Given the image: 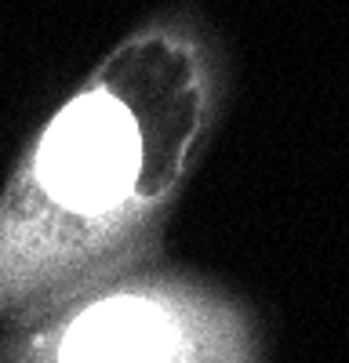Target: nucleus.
Returning a JSON list of instances; mask_svg holds the SVG:
<instances>
[{
	"instance_id": "f257e3e1",
	"label": "nucleus",
	"mask_w": 349,
	"mask_h": 363,
	"mask_svg": "<svg viewBox=\"0 0 349 363\" xmlns=\"http://www.w3.org/2000/svg\"><path fill=\"white\" fill-rule=\"evenodd\" d=\"M229 102L208 18L131 26L58 102L0 189V323L164 255V229Z\"/></svg>"
},
{
	"instance_id": "f03ea898",
	"label": "nucleus",
	"mask_w": 349,
	"mask_h": 363,
	"mask_svg": "<svg viewBox=\"0 0 349 363\" xmlns=\"http://www.w3.org/2000/svg\"><path fill=\"white\" fill-rule=\"evenodd\" d=\"M0 363H266L258 316L164 258L0 323Z\"/></svg>"
}]
</instances>
